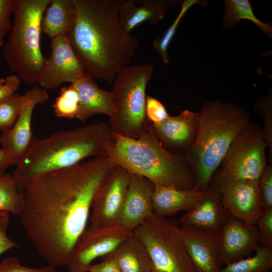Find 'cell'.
I'll use <instances>...</instances> for the list:
<instances>
[{"mask_svg": "<svg viewBox=\"0 0 272 272\" xmlns=\"http://www.w3.org/2000/svg\"><path fill=\"white\" fill-rule=\"evenodd\" d=\"M5 82V79L0 78V86L2 85Z\"/></svg>", "mask_w": 272, "mask_h": 272, "instance_id": "cell-42", "label": "cell"}, {"mask_svg": "<svg viewBox=\"0 0 272 272\" xmlns=\"http://www.w3.org/2000/svg\"><path fill=\"white\" fill-rule=\"evenodd\" d=\"M22 95L15 93L0 100V130L2 132L14 125L20 111Z\"/></svg>", "mask_w": 272, "mask_h": 272, "instance_id": "cell-30", "label": "cell"}, {"mask_svg": "<svg viewBox=\"0 0 272 272\" xmlns=\"http://www.w3.org/2000/svg\"><path fill=\"white\" fill-rule=\"evenodd\" d=\"M14 0H0V46L5 44V37L12 25L11 17L13 14Z\"/></svg>", "mask_w": 272, "mask_h": 272, "instance_id": "cell-36", "label": "cell"}, {"mask_svg": "<svg viewBox=\"0 0 272 272\" xmlns=\"http://www.w3.org/2000/svg\"><path fill=\"white\" fill-rule=\"evenodd\" d=\"M225 16L222 27L232 28L242 19H247L254 23L269 37H271L272 27L258 19L253 13L252 7L248 0L224 1Z\"/></svg>", "mask_w": 272, "mask_h": 272, "instance_id": "cell-25", "label": "cell"}, {"mask_svg": "<svg viewBox=\"0 0 272 272\" xmlns=\"http://www.w3.org/2000/svg\"><path fill=\"white\" fill-rule=\"evenodd\" d=\"M114 135V142L107 149V156L117 165L153 184L194 189L195 180L190 167L183 157L172 154L163 147L152 123L137 139Z\"/></svg>", "mask_w": 272, "mask_h": 272, "instance_id": "cell-5", "label": "cell"}, {"mask_svg": "<svg viewBox=\"0 0 272 272\" xmlns=\"http://www.w3.org/2000/svg\"><path fill=\"white\" fill-rule=\"evenodd\" d=\"M20 84L21 80L17 75L8 76L5 82L0 86V100L16 93Z\"/></svg>", "mask_w": 272, "mask_h": 272, "instance_id": "cell-38", "label": "cell"}, {"mask_svg": "<svg viewBox=\"0 0 272 272\" xmlns=\"http://www.w3.org/2000/svg\"><path fill=\"white\" fill-rule=\"evenodd\" d=\"M114 141V133L103 121L57 131L43 139L36 137L13 172L16 187L23 192L38 176L72 166L88 157L107 156V149Z\"/></svg>", "mask_w": 272, "mask_h": 272, "instance_id": "cell-3", "label": "cell"}, {"mask_svg": "<svg viewBox=\"0 0 272 272\" xmlns=\"http://www.w3.org/2000/svg\"><path fill=\"white\" fill-rule=\"evenodd\" d=\"M154 185L147 178L131 174L118 225L133 232L153 213Z\"/></svg>", "mask_w": 272, "mask_h": 272, "instance_id": "cell-19", "label": "cell"}, {"mask_svg": "<svg viewBox=\"0 0 272 272\" xmlns=\"http://www.w3.org/2000/svg\"><path fill=\"white\" fill-rule=\"evenodd\" d=\"M48 98L47 91L38 86L25 92L22 95L21 109L14 125L0 136L2 148L18 161L27 152L36 138L31 130L33 110L36 105L44 103Z\"/></svg>", "mask_w": 272, "mask_h": 272, "instance_id": "cell-14", "label": "cell"}, {"mask_svg": "<svg viewBox=\"0 0 272 272\" xmlns=\"http://www.w3.org/2000/svg\"><path fill=\"white\" fill-rule=\"evenodd\" d=\"M50 2L14 0V24L3 52L9 67L27 84L38 83L45 63L40 48V24Z\"/></svg>", "mask_w": 272, "mask_h": 272, "instance_id": "cell-6", "label": "cell"}, {"mask_svg": "<svg viewBox=\"0 0 272 272\" xmlns=\"http://www.w3.org/2000/svg\"><path fill=\"white\" fill-rule=\"evenodd\" d=\"M132 233L118 225L87 227L72 250L67 265L70 272H88L94 259L110 253Z\"/></svg>", "mask_w": 272, "mask_h": 272, "instance_id": "cell-11", "label": "cell"}, {"mask_svg": "<svg viewBox=\"0 0 272 272\" xmlns=\"http://www.w3.org/2000/svg\"><path fill=\"white\" fill-rule=\"evenodd\" d=\"M23 203V192L17 189L12 175H0V211L19 216Z\"/></svg>", "mask_w": 272, "mask_h": 272, "instance_id": "cell-27", "label": "cell"}, {"mask_svg": "<svg viewBox=\"0 0 272 272\" xmlns=\"http://www.w3.org/2000/svg\"><path fill=\"white\" fill-rule=\"evenodd\" d=\"M257 110L263 116L264 125L262 132L264 140L268 148L270 163H272V106L271 95L262 97L255 104Z\"/></svg>", "mask_w": 272, "mask_h": 272, "instance_id": "cell-31", "label": "cell"}, {"mask_svg": "<svg viewBox=\"0 0 272 272\" xmlns=\"http://www.w3.org/2000/svg\"><path fill=\"white\" fill-rule=\"evenodd\" d=\"M51 40V52L45 59L38 83L46 91L57 89L65 83L73 84L86 75L66 35Z\"/></svg>", "mask_w": 272, "mask_h": 272, "instance_id": "cell-13", "label": "cell"}, {"mask_svg": "<svg viewBox=\"0 0 272 272\" xmlns=\"http://www.w3.org/2000/svg\"><path fill=\"white\" fill-rule=\"evenodd\" d=\"M255 225L260 244L272 249V208L262 209Z\"/></svg>", "mask_w": 272, "mask_h": 272, "instance_id": "cell-32", "label": "cell"}, {"mask_svg": "<svg viewBox=\"0 0 272 272\" xmlns=\"http://www.w3.org/2000/svg\"><path fill=\"white\" fill-rule=\"evenodd\" d=\"M198 112L187 109L163 121L152 124L154 133L163 147L172 154L183 157L193 145L197 132Z\"/></svg>", "mask_w": 272, "mask_h": 272, "instance_id": "cell-16", "label": "cell"}, {"mask_svg": "<svg viewBox=\"0 0 272 272\" xmlns=\"http://www.w3.org/2000/svg\"><path fill=\"white\" fill-rule=\"evenodd\" d=\"M262 209L272 208V163L266 165L258 180Z\"/></svg>", "mask_w": 272, "mask_h": 272, "instance_id": "cell-33", "label": "cell"}, {"mask_svg": "<svg viewBox=\"0 0 272 272\" xmlns=\"http://www.w3.org/2000/svg\"><path fill=\"white\" fill-rule=\"evenodd\" d=\"M214 176L212 183L218 189L223 206L228 214L255 225L263 209L258 180L232 177L223 174L219 169Z\"/></svg>", "mask_w": 272, "mask_h": 272, "instance_id": "cell-10", "label": "cell"}, {"mask_svg": "<svg viewBox=\"0 0 272 272\" xmlns=\"http://www.w3.org/2000/svg\"><path fill=\"white\" fill-rule=\"evenodd\" d=\"M145 112L147 119L152 124L160 123L169 116L163 104L149 95L146 96Z\"/></svg>", "mask_w": 272, "mask_h": 272, "instance_id": "cell-35", "label": "cell"}, {"mask_svg": "<svg viewBox=\"0 0 272 272\" xmlns=\"http://www.w3.org/2000/svg\"><path fill=\"white\" fill-rule=\"evenodd\" d=\"M117 166L108 156L93 157L38 176L23 191L20 223L48 265H67L95 195Z\"/></svg>", "mask_w": 272, "mask_h": 272, "instance_id": "cell-1", "label": "cell"}, {"mask_svg": "<svg viewBox=\"0 0 272 272\" xmlns=\"http://www.w3.org/2000/svg\"><path fill=\"white\" fill-rule=\"evenodd\" d=\"M87 270L89 272H121L115 262L109 258H102L101 262L91 264Z\"/></svg>", "mask_w": 272, "mask_h": 272, "instance_id": "cell-39", "label": "cell"}, {"mask_svg": "<svg viewBox=\"0 0 272 272\" xmlns=\"http://www.w3.org/2000/svg\"><path fill=\"white\" fill-rule=\"evenodd\" d=\"M9 222V215L0 217V255L12 248L18 247V245L8 236Z\"/></svg>", "mask_w": 272, "mask_h": 272, "instance_id": "cell-37", "label": "cell"}, {"mask_svg": "<svg viewBox=\"0 0 272 272\" xmlns=\"http://www.w3.org/2000/svg\"><path fill=\"white\" fill-rule=\"evenodd\" d=\"M52 108L58 117L77 118L79 108V96L72 84L61 88L59 95L52 104Z\"/></svg>", "mask_w": 272, "mask_h": 272, "instance_id": "cell-28", "label": "cell"}, {"mask_svg": "<svg viewBox=\"0 0 272 272\" xmlns=\"http://www.w3.org/2000/svg\"><path fill=\"white\" fill-rule=\"evenodd\" d=\"M18 160L12 157L5 150L0 149V175L5 173L8 167L16 165Z\"/></svg>", "mask_w": 272, "mask_h": 272, "instance_id": "cell-40", "label": "cell"}, {"mask_svg": "<svg viewBox=\"0 0 272 272\" xmlns=\"http://www.w3.org/2000/svg\"><path fill=\"white\" fill-rule=\"evenodd\" d=\"M177 230L194 272H220L222 262L217 233L178 225Z\"/></svg>", "mask_w": 272, "mask_h": 272, "instance_id": "cell-17", "label": "cell"}, {"mask_svg": "<svg viewBox=\"0 0 272 272\" xmlns=\"http://www.w3.org/2000/svg\"><path fill=\"white\" fill-rule=\"evenodd\" d=\"M222 264L244 258L260 245L257 227L230 216L217 233Z\"/></svg>", "mask_w": 272, "mask_h": 272, "instance_id": "cell-15", "label": "cell"}, {"mask_svg": "<svg viewBox=\"0 0 272 272\" xmlns=\"http://www.w3.org/2000/svg\"><path fill=\"white\" fill-rule=\"evenodd\" d=\"M230 216L223 206L218 189L212 183L196 203L180 218L177 224L217 233Z\"/></svg>", "mask_w": 272, "mask_h": 272, "instance_id": "cell-18", "label": "cell"}, {"mask_svg": "<svg viewBox=\"0 0 272 272\" xmlns=\"http://www.w3.org/2000/svg\"><path fill=\"white\" fill-rule=\"evenodd\" d=\"M154 70L150 63L128 65L116 74L111 90L115 109L108 123L114 133L137 139L151 123L146 116V91Z\"/></svg>", "mask_w": 272, "mask_h": 272, "instance_id": "cell-7", "label": "cell"}, {"mask_svg": "<svg viewBox=\"0 0 272 272\" xmlns=\"http://www.w3.org/2000/svg\"><path fill=\"white\" fill-rule=\"evenodd\" d=\"M0 272H59L56 267L48 265L41 267H30L21 264L18 258L10 256L0 263Z\"/></svg>", "mask_w": 272, "mask_h": 272, "instance_id": "cell-34", "label": "cell"}, {"mask_svg": "<svg viewBox=\"0 0 272 272\" xmlns=\"http://www.w3.org/2000/svg\"><path fill=\"white\" fill-rule=\"evenodd\" d=\"M197 3L198 1L195 0L184 1L182 4L181 10L173 23L161 37L156 38L153 41V48L164 64H167L169 62V57L167 52L168 48L175 35L181 19L187 11L193 5Z\"/></svg>", "mask_w": 272, "mask_h": 272, "instance_id": "cell-29", "label": "cell"}, {"mask_svg": "<svg viewBox=\"0 0 272 272\" xmlns=\"http://www.w3.org/2000/svg\"><path fill=\"white\" fill-rule=\"evenodd\" d=\"M153 185V212L164 217L181 211H188L201 197L205 191L194 189H176L159 184Z\"/></svg>", "mask_w": 272, "mask_h": 272, "instance_id": "cell-22", "label": "cell"}, {"mask_svg": "<svg viewBox=\"0 0 272 272\" xmlns=\"http://www.w3.org/2000/svg\"><path fill=\"white\" fill-rule=\"evenodd\" d=\"M177 227L153 212L133 230L149 254L152 272H194Z\"/></svg>", "mask_w": 272, "mask_h": 272, "instance_id": "cell-8", "label": "cell"}, {"mask_svg": "<svg viewBox=\"0 0 272 272\" xmlns=\"http://www.w3.org/2000/svg\"><path fill=\"white\" fill-rule=\"evenodd\" d=\"M7 215H10V214L6 212L0 211V217Z\"/></svg>", "mask_w": 272, "mask_h": 272, "instance_id": "cell-41", "label": "cell"}, {"mask_svg": "<svg viewBox=\"0 0 272 272\" xmlns=\"http://www.w3.org/2000/svg\"><path fill=\"white\" fill-rule=\"evenodd\" d=\"M168 0H121L118 19L123 31L131 35L139 24H156L164 19L169 8L178 3Z\"/></svg>", "mask_w": 272, "mask_h": 272, "instance_id": "cell-20", "label": "cell"}, {"mask_svg": "<svg viewBox=\"0 0 272 272\" xmlns=\"http://www.w3.org/2000/svg\"><path fill=\"white\" fill-rule=\"evenodd\" d=\"M102 258L113 260L121 272H152L149 254L133 233Z\"/></svg>", "mask_w": 272, "mask_h": 272, "instance_id": "cell-23", "label": "cell"}, {"mask_svg": "<svg viewBox=\"0 0 272 272\" xmlns=\"http://www.w3.org/2000/svg\"><path fill=\"white\" fill-rule=\"evenodd\" d=\"M72 84L79 96V108L77 119L85 122L93 116L103 114L113 116L115 103L110 91L100 88L91 76L86 75Z\"/></svg>", "mask_w": 272, "mask_h": 272, "instance_id": "cell-21", "label": "cell"}, {"mask_svg": "<svg viewBox=\"0 0 272 272\" xmlns=\"http://www.w3.org/2000/svg\"><path fill=\"white\" fill-rule=\"evenodd\" d=\"M266 148L262 128L251 122L233 141L218 169L232 177L259 180L267 165Z\"/></svg>", "mask_w": 272, "mask_h": 272, "instance_id": "cell-9", "label": "cell"}, {"mask_svg": "<svg viewBox=\"0 0 272 272\" xmlns=\"http://www.w3.org/2000/svg\"><path fill=\"white\" fill-rule=\"evenodd\" d=\"M253 256L226 264L220 272H269L272 268V249L260 245Z\"/></svg>", "mask_w": 272, "mask_h": 272, "instance_id": "cell-26", "label": "cell"}, {"mask_svg": "<svg viewBox=\"0 0 272 272\" xmlns=\"http://www.w3.org/2000/svg\"><path fill=\"white\" fill-rule=\"evenodd\" d=\"M75 16L74 0H51L41 21V32L51 39L67 35Z\"/></svg>", "mask_w": 272, "mask_h": 272, "instance_id": "cell-24", "label": "cell"}, {"mask_svg": "<svg viewBox=\"0 0 272 272\" xmlns=\"http://www.w3.org/2000/svg\"><path fill=\"white\" fill-rule=\"evenodd\" d=\"M75 16L66 35L86 74L112 83L128 65L139 46V38L126 34L118 19L121 0H74Z\"/></svg>", "mask_w": 272, "mask_h": 272, "instance_id": "cell-2", "label": "cell"}, {"mask_svg": "<svg viewBox=\"0 0 272 272\" xmlns=\"http://www.w3.org/2000/svg\"><path fill=\"white\" fill-rule=\"evenodd\" d=\"M131 174L117 165L102 183L93 199L90 217L91 226L118 225Z\"/></svg>", "mask_w": 272, "mask_h": 272, "instance_id": "cell-12", "label": "cell"}, {"mask_svg": "<svg viewBox=\"0 0 272 272\" xmlns=\"http://www.w3.org/2000/svg\"><path fill=\"white\" fill-rule=\"evenodd\" d=\"M198 115L195 141L183 157L194 174V189L204 191L208 188L232 143L251 122V118L241 107L220 100L203 103Z\"/></svg>", "mask_w": 272, "mask_h": 272, "instance_id": "cell-4", "label": "cell"}]
</instances>
